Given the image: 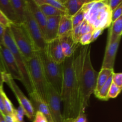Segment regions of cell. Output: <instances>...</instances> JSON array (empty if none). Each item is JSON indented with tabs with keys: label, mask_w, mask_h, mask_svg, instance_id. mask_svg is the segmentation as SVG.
<instances>
[{
	"label": "cell",
	"mask_w": 122,
	"mask_h": 122,
	"mask_svg": "<svg viewBox=\"0 0 122 122\" xmlns=\"http://www.w3.org/2000/svg\"><path fill=\"white\" fill-rule=\"evenodd\" d=\"M23 25L26 28L27 33L29 35L33 44L34 45L36 51L44 50L45 48L46 43L44 39V36L40 27L37 24L32 16L30 11L29 10L27 4L25 17Z\"/></svg>",
	"instance_id": "8"
},
{
	"label": "cell",
	"mask_w": 122,
	"mask_h": 122,
	"mask_svg": "<svg viewBox=\"0 0 122 122\" xmlns=\"http://www.w3.org/2000/svg\"><path fill=\"white\" fill-rule=\"evenodd\" d=\"M0 122H6L4 117V116L1 114V113H0Z\"/></svg>",
	"instance_id": "45"
},
{
	"label": "cell",
	"mask_w": 122,
	"mask_h": 122,
	"mask_svg": "<svg viewBox=\"0 0 122 122\" xmlns=\"http://www.w3.org/2000/svg\"><path fill=\"white\" fill-rule=\"evenodd\" d=\"M122 88L120 87H118L114 83H112L110 88L109 91L108 93V99L110 98H116L122 91Z\"/></svg>",
	"instance_id": "30"
},
{
	"label": "cell",
	"mask_w": 122,
	"mask_h": 122,
	"mask_svg": "<svg viewBox=\"0 0 122 122\" xmlns=\"http://www.w3.org/2000/svg\"><path fill=\"white\" fill-rule=\"evenodd\" d=\"M35 116L32 122H48L46 117L39 112H35Z\"/></svg>",
	"instance_id": "35"
},
{
	"label": "cell",
	"mask_w": 122,
	"mask_h": 122,
	"mask_svg": "<svg viewBox=\"0 0 122 122\" xmlns=\"http://www.w3.org/2000/svg\"><path fill=\"white\" fill-rule=\"evenodd\" d=\"M122 16V4L117 8L112 11V23L117 20Z\"/></svg>",
	"instance_id": "34"
},
{
	"label": "cell",
	"mask_w": 122,
	"mask_h": 122,
	"mask_svg": "<svg viewBox=\"0 0 122 122\" xmlns=\"http://www.w3.org/2000/svg\"><path fill=\"white\" fill-rule=\"evenodd\" d=\"M10 2L19 21L22 24L27 8V0H10Z\"/></svg>",
	"instance_id": "23"
},
{
	"label": "cell",
	"mask_w": 122,
	"mask_h": 122,
	"mask_svg": "<svg viewBox=\"0 0 122 122\" xmlns=\"http://www.w3.org/2000/svg\"><path fill=\"white\" fill-rule=\"evenodd\" d=\"M25 116V113L23 109L20 106H19V107L14 111L13 116L14 117L16 122H25V120H24Z\"/></svg>",
	"instance_id": "31"
},
{
	"label": "cell",
	"mask_w": 122,
	"mask_h": 122,
	"mask_svg": "<svg viewBox=\"0 0 122 122\" xmlns=\"http://www.w3.org/2000/svg\"><path fill=\"white\" fill-rule=\"evenodd\" d=\"M85 13L81 8L77 13H76L75 15L71 17L73 29L76 27V26H78L79 25H80L85 20Z\"/></svg>",
	"instance_id": "29"
},
{
	"label": "cell",
	"mask_w": 122,
	"mask_h": 122,
	"mask_svg": "<svg viewBox=\"0 0 122 122\" xmlns=\"http://www.w3.org/2000/svg\"><path fill=\"white\" fill-rule=\"evenodd\" d=\"M112 83L120 88H122V73H113L112 74Z\"/></svg>",
	"instance_id": "33"
},
{
	"label": "cell",
	"mask_w": 122,
	"mask_h": 122,
	"mask_svg": "<svg viewBox=\"0 0 122 122\" xmlns=\"http://www.w3.org/2000/svg\"><path fill=\"white\" fill-rule=\"evenodd\" d=\"M61 17V16L46 17V26L44 33V39L46 44L58 38V25Z\"/></svg>",
	"instance_id": "13"
},
{
	"label": "cell",
	"mask_w": 122,
	"mask_h": 122,
	"mask_svg": "<svg viewBox=\"0 0 122 122\" xmlns=\"http://www.w3.org/2000/svg\"><path fill=\"white\" fill-rule=\"evenodd\" d=\"M94 28L85 19L80 25L74 27L72 30V37L76 44H79L80 38L83 35L88 32H92Z\"/></svg>",
	"instance_id": "19"
},
{
	"label": "cell",
	"mask_w": 122,
	"mask_h": 122,
	"mask_svg": "<svg viewBox=\"0 0 122 122\" xmlns=\"http://www.w3.org/2000/svg\"><path fill=\"white\" fill-rule=\"evenodd\" d=\"M3 70H2V66L0 63V85L3 86V81H2V74H3Z\"/></svg>",
	"instance_id": "43"
},
{
	"label": "cell",
	"mask_w": 122,
	"mask_h": 122,
	"mask_svg": "<svg viewBox=\"0 0 122 122\" xmlns=\"http://www.w3.org/2000/svg\"><path fill=\"white\" fill-rule=\"evenodd\" d=\"M85 19L94 29L104 30L109 27L112 23V11L107 0H95L91 9L86 13Z\"/></svg>",
	"instance_id": "4"
},
{
	"label": "cell",
	"mask_w": 122,
	"mask_h": 122,
	"mask_svg": "<svg viewBox=\"0 0 122 122\" xmlns=\"http://www.w3.org/2000/svg\"><path fill=\"white\" fill-rule=\"evenodd\" d=\"M104 30L102 29H94V30L92 32V39H91V42H93L95 41L98 38V37L101 35L103 32Z\"/></svg>",
	"instance_id": "38"
},
{
	"label": "cell",
	"mask_w": 122,
	"mask_h": 122,
	"mask_svg": "<svg viewBox=\"0 0 122 122\" xmlns=\"http://www.w3.org/2000/svg\"><path fill=\"white\" fill-rule=\"evenodd\" d=\"M38 5L40 8L41 10L46 17L54 16H63V15L66 14L65 12L54 8L50 5L42 4Z\"/></svg>",
	"instance_id": "25"
},
{
	"label": "cell",
	"mask_w": 122,
	"mask_h": 122,
	"mask_svg": "<svg viewBox=\"0 0 122 122\" xmlns=\"http://www.w3.org/2000/svg\"><path fill=\"white\" fill-rule=\"evenodd\" d=\"M35 1L38 5H41L42 4L50 5L66 13V9L64 4L62 3L61 0H35Z\"/></svg>",
	"instance_id": "28"
},
{
	"label": "cell",
	"mask_w": 122,
	"mask_h": 122,
	"mask_svg": "<svg viewBox=\"0 0 122 122\" xmlns=\"http://www.w3.org/2000/svg\"><path fill=\"white\" fill-rule=\"evenodd\" d=\"M0 88H3V86H1V85H0Z\"/></svg>",
	"instance_id": "46"
},
{
	"label": "cell",
	"mask_w": 122,
	"mask_h": 122,
	"mask_svg": "<svg viewBox=\"0 0 122 122\" xmlns=\"http://www.w3.org/2000/svg\"><path fill=\"white\" fill-rule=\"evenodd\" d=\"M73 122H88L87 117L84 111H81L76 118L74 119Z\"/></svg>",
	"instance_id": "37"
},
{
	"label": "cell",
	"mask_w": 122,
	"mask_h": 122,
	"mask_svg": "<svg viewBox=\"0 0 122 122\" xmlns=\"http://www.w3.org/2000/svg\"><path fill=\"white\" fill-rule=\"evenodd\" d=\"M30 77L35 92L46 102L48 82L45 77L41 61L38 52L36 51L32 58L27 61Z\"/></svg>",
	"instance_id": "5"
},
{
	"label": "cell",
	"mask_w": 122,
	"mask_h": 122,
	"mask_svg": "<svg viewBox=\"0 0 122 122\" xmlns=\"http://www.w3.org/2000/svg\"><path fill=\"white\" fill-rule=\"evenodd\" d=\"M114 73V69H107V68H101V70L98 72V75L97 80V85L95 88L94 94L99 91L102 86L106 83L108 79Z\"/></svg>",
	"instance_id": "24"
},
{
	"label": "cell",
	"mask_w": 122,
	"mask_h": 122,
	"mask_svg": "<svg viewBox=\"0 0 122 122\" xmlns=\"http://www.w3.org/2000/svg\"><path fill=\"white\" fill-rule=\"evenodd\" d=\"M71 32L65 35L58 37L60 42L63 54L66 58H69L73 56L76 52L77 47L80 45L79 44H76L74 41Z\"/></svg>",
	"instance_id": "15"
},
{
	"label": "cell",
	"mask_w": 122,
	"mask_h": 122,
	"mask_svg": "<svg viewBox=\"0 0 122 122\" xmlns=\"http://www.w3.org/2000/svg\"><path fill=\"white\" fill-rule=\"evenodd\" d=\"M27 4L32 16L44 34L46 26V17L42 12L39 5L36 3L35 0H27Z\"/></svg>",
	"instance_id": "17"
},
{
	"label": "cell",
	"mask_w": 122,
	"mask_h": 122,
	"mask_svg": "<svg viewBox=\"0 0 122 122\" xmlns=\"http://www.w3.org/2000/svg\"><path fill=\"white\" fill-rule=\"evenodd\" d=\"M121 38L113 42L107 43L104 57L102 64V68L114 69L116 57L119 49Z\"/></svg>",
	"instance_id": "12"
},
{
	"label": "cell",
	"mask_w": 122,
	"mask_h": 122,
	"mask_svg": "<svg viewBox=\"0 0 122 122\" xmlns=\"http://www.w3.org/2000/svg\"><path fill=\"white\" fill-rule=\"evenodd\" d=\"M29 100L32 104L35 112H41L46 117L48 122H53L46 102L43 101L35 92H33V93L29 94Z\"/></svg>",
	"instance_id": "16"
},
{
	"label": "cell",
	"mask_w": 122,
	"mask_h": 122,
	"mask_svg": "<svg viewBox=\"0 0 122 122\" xmlns=\"http://www.w3.org/2000/svg\"><path fill=\"white\" fill-rule=\"evenodd\" d=\"M92 39V32H88L85 33L84 35L81 36L79 40V44L82 45V46H86L89 45L91 42Z\"/></svg>",
	"instance_id": "32"
},
{
	"label": "cell",
	"mask_w": 122,
	"mask_h": 122,
	"mask_svg": "<svg viewBox=\"0 0 122 122\" xmlns=\"http://www.w3.org/2000/svg\"><path fill=\"white\" fill-rule=\"evenodd\" d=\"M74 119L72 118H69V119H65L63 120V122H73Z\"/></svg>",
	"instance_id": "44"
},
{
	"label": "cell",
	"mask_w": 122,
	"mask_h": 122,
	"mask_svg": "<svg viewBox=\"0 0 122 122\" xmlns=\"http://www.w3.org/2000/svg\"><path fill=\"white\" fill-rule=\"evenodd\" d=\"M109 29L107 43L113 42L122 37V16L113 22Z\"/></svg>",
	"instance_id": "21"
},
{
	"label": "cell",
	"mask_w": 122,
	"mask_h": 122,
	"mask_svg": "<svg viewBox=\"0 0 122 122\" xmlns=\"http://www.w3.org/2000/svg\"><path fill=\"white\" fill-rule=\"evenodd\" d=\"M73 25L71 17L67 14L61 17L59 21L58 37L65 35L72 32Z\"/></svg>",
	"instance_id": "22"
},
{
	"label": "cell",
	"mask_w": 122,
	"mask_h": 122,
	"mask_svg": "<svg viewBox=\"0 0 122 122\" xmlns=\"http://www.w3.org/2000/svg\"><path fill=\"white\" fill-rule=\"evenodd\" d=\"M0 113H1V114L3 116L7 115V113L6 112L4 106L3 101H2V98L1 96V92H0Z\"/></svg>",
	"instance_id": "40"
},
{
	"label": "cell",
	"mask_w": 122,
	"mask_h": 122,
	"mask_svg": "<svg viewBox=\"0 0 122 122\" xmlns=\"http://www.w3.org/2000/svg\"><path fill=\"white\" fill-rule=\"evenodd\" d=\"M0 92H1V96H2L4 106L5 109L7 114L13 116L15 108H14L12 102H11L10 99L8 98L5 92L4 91L3 88H0Z\"/></svg>",
	"instance_id": "27"
},
{
	"label": "cell",
	"mask_w": 122,
	"mask_h": 122,
	"mask_svg": "<svg viewBox=\"0 0 122 122\" xmlns=\"http://www.w3.org/2000/svg\"><path fill=\"white\" fill-rule=\"evenodd\" d=\"M88 0H61L66 9V14L72 17L82 8Z\"/></svg>",
	"instance_id": "20"
},
{
	"label": "cell",
	"mask_w": 122,
	"mask_h": 122,
	"mask_svg": "<svg viewBox=\"0 0 122 122\" xmlns=\"http://www.w3.org/2000/svg\"><path fill=\"white\" fill-rule=\"evenodd\" d=\"M6 27L3 26L0 24V44H2V40H3L4 34L5 30Z\"/></svg>",
	"instance_id": "41"
},
{
	"label": "cell",
	"mask_w": 122,
	"mask_h": 122,
	"mask_svg": "<svg viewBox=\"0 0 122 122\" xmlns=\"http://www.w3.org/2000/svg\"><path fill=\"white\" fill-rule=\"evenodd\" d=\"M2 43L10 51V52L14 56L20 75L22 77L21 83L27 91L29 95L32 94L33 92H35V91L32 85L30 77L28 67H27V61L24 58L23 55L20 53L17 48L16 45L14 44L9 27H6L5 30Z\"/></svg>",
	"instance_id": "3"
},
{
	"label": "cell",
	"mask_w": 122,
	"mask_h": 122,
	"mask_svg": "<svg viewBox=\"0 0 122 122\" xmlns=\"http://www.w3.org/2000/svg\"><path fill=\"white\" fill-rule=\"evenodd\" d=\"M79 54L80 56L79 71L80 112H85L86 108L89 106L91 96L95 92L98 72L94 69L92 64L90 45L81 48Z\"/></svg>",
	"instance_id": "2"
},
{
	"label": "cell",
	"mask_w": 122,
	"mask_h": 122,
	"mask_svg": "<svg viewBox=\"0 0 122 122\" xmlns=\"http://www.w3.org/2000/svg\"><path fill=\"white\" fill-rule=\"evenodd\" d=\"M45 49L50 58L56 63L62 64L65 60L66 57L63 54L58 38L47 43Z\"/></svg>",
	"instance_id": "14"
},
{
	"label": "cell",
	"mask_w": 122,
	"mask_h": 122,
	"mask_svg": "<svg viewBox=\"0 0 122 122\" xmlns=\"http://www.w3.org/2000/svg\"><path fill=\"white\" fill-rule=\"evenodd\" d=\"M2 81L9 86L12 92L14 93L19 102V106H20L25 112V116L30 121H33L35 113L29 99L26 97V95L15 83L14 80L4 72H3L2 74Z\"/></svg>",
	"instance_id": "9"
},
{
	"label": "cell",
	"mask_w": 122,
	"mask_h": 122,
	"mask_svg": "<svg viewBox=\"0 0 122 122\" xmlns=\"http://www.w3.org/2000/svg\"><path fill=\"white\" fill-rule=\"evenodd\" d=\"M0 24L4 26L5 27H10L11 23L5 17V15L2 14V12L0 11Z\"/></svg>",
	"instance_id": "39"
},
{
	"label": "cell",
	"mask_w": 122,
	"mask_h": 122,
	"mask_svg": "<svg viewBox=\"0 0 122 122\" xmlns=\"http://www.w3.org/2000/svg\"><path fill=\"white\" fill-rule=\"evenodd\" d=\"M11 34L17 48L26 61L36 52L29 35L23 24H11L9 27Z\"/></svg>",
	"instance_id": "7"
},
{
	"label": "cell",
	"mask_w": 122,
	"mask_h": 122,
	"mask_svg": "<svg viewBox=\"0 0 122 122\" xmlns=\"http://www.w3.org/2000/svg\"><path fill=\"white\" fill-rule=\"evenodd\" d=\"M37 52L41 61L48 83L51 85L60 94L63 82V65L62 64H58L52 60L45 49Z\"/></svg>",
	"instance_id": "6"
},
{
	"label": "cell",
	"mask_w": 122,
	"mask_h": 122,
	"mask_svg": "<svg viewBox=\"0 0 122 122\" xmlns=\"http://www.w3.org/2000/svg\"><path fill=\"white\" fill-rule=\"evenodd\" d=\"M108 5L109 6L110 10L113 11V10L117 8L120 4H122V0H107Z\"/></svg>",
	"instance_id": "36"
},
{
	"label": "cell",
	"mask_w": 122,
	"mask_h": 122,
	"mask_svg": "<svg viewBox=\"0 0 122 122\" xmlns=\"http://www.w3.org/2000/svg\"><path fill=\"white\" fill-rule=\"evenodd\" d=\"M4 117L6 122H16L15 119H14L13 116L7 114V115L4 116Z\"/></svg>",
	"instance_id": "42"
},
{
	"label": "cell",
	"mask_w": 122,
	"mask_h": 122,
	"mask_svg": "<svg viewBox=\"0 0 122 122\" xmlns=\"http://www.w3.org/2000/svg\"><path fill=\"white\" fill-rule=\"evenodd\" d=\"M62 102L60 94L48 83L46 94V103L50 110L53 122H63V117L61 107Z\"/></svg>",
	"instance_id": "11"
},
{
	"label": "cell",
	"mask_w": 122,
	"mask_h": 122,
	"mask_svg": "<svg viewBox=\"0 0 122 122\" xmlns=\"http://www.w3.org/2000/svg\"><path fill=\"white\" fill-rule=\"evenodd\" d=\"M112 83V75L108 79L107 82L102 86V88L99 90L98 92L95 94V96L98 99L102 101H108L109 99L108 98V93Z\"/></svg>",
	"instance_id": "26"
},
{
	"label": "cell",
	"mask_w": 122,
	"mask_h": 122,
	"mask_svg": "<svg viewBox=\"0 0 122 122\" xmlns=\"http://www.w3.org/2000/svg\"><path fill=\"white\" fill-rule=\"evenodd\" d=\"M0 63L5 73L14 80H18L21 82L22 77L14 56L3 43L0 44Z\"/></svg>",
	"instance_id": "10"
},
{
	"label": "cell",
	"mask_w": 122,
	"mask_h": 122,
	"mask_svg": "<svg viewBox=\"0 0 122 122\" xmlns=\"http://www.w3.org/2000/svg\"><path fill=\"white\" fill-rule=\"evenodd\" d=\"M63 82L60 96L63 104V119L77 117L80 112L79 54L66 58L63 63Z\"/></svg>",
	"instance_id": "1"
},
{
	"label": "cell",
	"mask_w": 122,
	"mask_h": 122,
	"mask_svg": "<svg viewBox=\"0 0 122 122\" xmlns=\"http://www.w3.org/2000/svg\"><path fill=\"white\" fill-rule=\"evenodd\" d=\"M0 11L12 24H21L15 14L10 0H0Z\"/></svg>",
	"instance_id": "18"
}]
</instances>
